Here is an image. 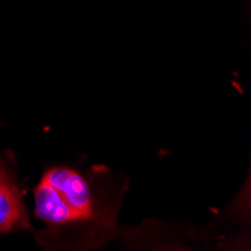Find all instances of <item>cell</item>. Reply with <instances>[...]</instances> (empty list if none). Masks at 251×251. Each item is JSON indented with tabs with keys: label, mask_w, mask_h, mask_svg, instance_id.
Returning a JSON list of instances; mask_svg holds the SVG:
<instances>
[{
	"label": "cell",
	"mask_w": 251,
	"mask_h": 251,
	"mask_svg": "<svg viewBox=\"0 0 251 251\" xmlns=\"http://www.w3.org/2000/svg\"><path fill=\"white\" fill-rule=\"evenodd\" d=\"M32 232V221L15 173L0 158V233Z\"/></svg>",
	"instance_id": "obj_4"
},
{
	"label": "cell",
	"mask_w": 251,
	"mask_h": 251,
	"mask_svg": "<svg viewBox=\"0 0 251 251\" xmlns=\"http://www.w3.org/2000/svg\"><path fill=\"white\" fill-rule=\"evenodd\" d=\"M128 177L105 164H54L33 188L39 251H102L122 230Z\"/></svg>",
	"instance_id": "obj_1"
},
{
	"label": "cell",
	"mask_w": 251,
	"mask_h": 251,
	"mask_svg": "<svg viewBox=\"0 0 251 251\" xmlns=\"http://www.w3.org/2000/svg\"><path fill=\"white\" fill-rule=\"evenodd\" d=\"M250 184L208 224L197 226L194 251H251Z\"/></svg>",
	"instance_id": "obj_3"
},
{
	"label": "cell",
	"mask_w": 251,
	"mask_h": 251,
	"mask_svg": "<svg viewBox=\"0 0 251 251\" xmlns=\"http://www.w3.org/2000/svg\"><path fill=\"white\" fill-rule=\"evenodd\" d=\"M197 226L190 221L143 220L134 226H122L111 251H194ZM110 251V250H102Z\"/></svg>",
	"instance_id": "obj_2"
}]
</instances>
